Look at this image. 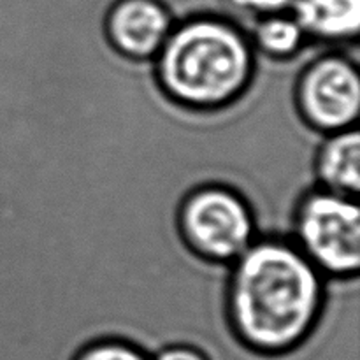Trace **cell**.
<instances>
[{
	"instance_id": "8",
	"label": "cell",
	"mask_w": 360,
	"mask_h": 360,
	"mask_svg": "<svg viewBox=\"0 0 360 360\" xmlns=\"http://www.w3.org/2000/svg\"><path fill=\"white\" fill-rule=\"evenodd\" d=\"M316 186L347 197L359 195L360 136L357 127L326 134L315 153Z\"/></svg>"
},
{
	"instance_id": "3",
	"label": "cell",
	"mask_w": 360,
	"mask_h": 360,
	"mask_svg": "<svg viewBox=\"0 0 360 360\" xmlns=\"http://www.w3.org/2000/svg\"><path fill=\"white\" fill-rule=\"evenodd\" d=\"M292 243L326 278L355 280L360 267V210L355 197L320 186L292 214Z\"/></svg>"
},
{
	"instance_id": "1",
	"label": "cell",
	"mask_w": 360,
	"mask_h": 360,
	"mask_svg": "<svg viewBox=\"0 0 360 360\" xmlns=\"http://www.w3.org/2000/svg\"><path fill=\"white\" fill-rule=\"evenodd\" d=\"M327 278L285 238H257L229 271L224 316L248 354L283 359L308 347L327 302Z\"/></svg>"
},
{
	"instance_id": "11",
	"label": "cell",
	"mask_w": 360,
	"mask_h": 360,
	"mask_svg": "<svg viewBox=\"0 0 360 360\" xmlns=\"http://www.w3.org/2000/svg\"><path fill=\"white\" fill-rule=\"evenodd\" d=\"M225 2L239 13L253 16L257 20V18L267 16V14L290 11L294 0H225Z\"/></svg>"
},
{
	"instance_id": "7",
	"label": "cell",
	"mask_w": 360,
	"mask_h": 360,
	"mask_svg": "<svg viewBox=\"0 0 360 360\" xmlns=\"http://www.w3.org/2000/svg\"><path fill=\"white\" fill-rule=\"evenodd\" d=\"M290 13L308 41L355 44L360 34V0H294Z\"/></svg>"
},
{
	"instance_id": "5",
	"label": "cell",
	"mask_w": 360,
	"mask_h": 360,
	"mask_svg": "<svg viewBox=\"0 0 360 360\" xmlns=\"http://www.w3.org/2000/svg\"><path fill=\"white\" fill-rule=\"evenodd\" d=\"M295 108L309 129L326 134L357 127L360 76L354 58L327 53L311 60L295 81Z\"/></svg>"
},
{
	"instance_id": "9",
	"label": "cell",
	"mask_w": 360,
	"mask_h": 360,
	"mask_svg": "<svg viewBox=\"0 0 360 360\" xmlns=\"http://www.w3.org/2000/svg\"><path fill=\"white\" fill-rule=\"evenodd\" d=\"M248 35L255 53H262L276 62L294 58L309 42L290 11L257 18L255 27Z\"/></svg>"
},
{
	"instance_id": "4",
	"label": "cell",
	"mask_w": 360,
	"mask_h": 360,
	"mask_svg": "<svg viewBox=\"0 0 360 360\" xmlns=\"http://www.w3.org/2000/svg\"><path fill=\"white\" fill-rule=\"evenodd\" d=\"M181 241L199 259L231 266L257 239L248 200L234 188L207 183L190 190L176 214Z\"/></svg>"
},
{
	"instance_id": "12",
	"label": "cell",
	"mask_w": 360,
	"mask_h": 360,
	"mask_svg": "<svg viewBox=\"0 0 360 360\" xmlns=\"http://www.w3.org/2000/svg\"><path fill=\"white\" fill-rule=\"evenodd\" d=\"M151 360H211L202 348L190 343H171L151 354Z\"/></svg>"
},
{
	"instance_id": "2",
	"label": "cell",
	"mask_w": 360,
	"mask_h": 360,
	"mask_svg": "<svg viewBox=\"0 0 360 360\" xmlns=\"http://www.w3.org/2000/svg\"><path fill=\"white\" fill-rule=\"evenodd\" d=\"M257 53L250 35L229 18L195 14L174 23L153 58L162 94L179 108L225 109L248 91Z\"/></svg>"
},
{
	"instance_id": "6",
	"label": "cell",
	"mask_w": 360,
	"mask_h": 360,
	"mask_svg": "<svg viewBox=\"0 0 360 360\" xmlns=\"http://www.w3.org/2000/svg\"><path fill=\"white\" fill-rule=\"evenodd\" d=\"M174 27L164 0H115L104 16L108 44L132 62H150Z\"/></svg>"
},
{
	"instance_id": "10",
	"label": "cell",
	"mask_w": 360,
	"mask_h": 360,
	"mask_svg": "<svg viewBox=\"0 0 360 360\" xmlns=\"http://www.w3.org/2000/svg\"><path fill=\"white\" fill-rule=\"evenodd\" d=\"M72 360H151V355L125 338L104 336L79 348Z\"/></svg>"
}]
</instances>
